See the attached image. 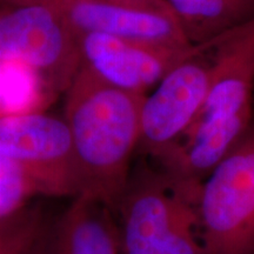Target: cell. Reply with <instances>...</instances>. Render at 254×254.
Here are the masks:
<instances>
[{
    "instance_id": "6da1fadb",
    "label": "cell",
    "mask_w": 254,
    "mask_h": 254,
    "mask_svg": "<svg viewBox=\"0 0 254 254\" xmlns=\"http://www.w3.org/2000/svg\"><path fill=\"white\" fill-rule=\"evenodd\" d=\"M145 95L110 86L81 66L66 91L63 118L71 134L78 195L99 200L112 212L132 170Z\"/></svg>"
},
{
    "instance_id": "7a4b0ae2",
    "label": "cell",
    "mask_w": 254,
    "mask_h": 254,
    "mask_svg": "<svg viewBox=\"0 0 254 254\" xmlns=\"http://www.w3.org/2000/svg\"><path fill=\"white\" fill-rule=\"evenodd\" d=\"M201 183L139 163L113 209L122 254H206L198 199Z\"/></svg>"
},
{
    "instance_id": "3957f363",
    "label": "cell",
    "mask_w": 254,
    "mask_h": 254,
    "mask_svg": "<svg viewBox=\"0 0 254 254\" xmlns=\"http://www.w3.org/2000/svg\"><path fill=\"white\" fill-rule=\"evenodd\" d=\"M198 212L206 254H254V120L201 182Z\"/></svg>"
},
{
    "instance_id": "277c9868",
    "label": "cell",
    "mask_w": 254,
    "mask_h": 254,
    "mask_svg": "<svg viewBox=\"0 0 254 254\" xmlns=\"http://www.w3.org/2000/svg\"><path fill=\"white\" fill-rule=\"evenodd\" d=\"M0 62L31 67L58 95L80 68L79 36L45 2L0 8Z\"/></svg>"
},
{
    "instance_id": "5b68a950",
    "label": "cell",
    "mask_w": 254,
    "mask_h": 254,
    "mask_svg": "<svg viewBox=\"0 0 254 254\" xmlns=\"http://www.w3.org/2000/svg\"><path fill=\"white\" fill-rule=\"evenodd\" d=\"M0 154L17 163L39 195L79 194L71 134L64 118L38 112L0 119Z\"/></svg>"
},
{
    "instance_id": "8992f818",
    "label": "cell",
    "mask_w": 254,
    "mask_h": 254,
    "mask_svg": "<svg viewBox=\"0 0 254 254\" xmlns=\"http://www.w3.org/2000/svg\"><path fill=\"white\" fill-rule=\"evenodd\" d=\"M208 50L174 66L144 97L136 150L153 160L183 138L205 103L211 78Z\"/></svg>"
},
{
    "instance_id": "52a82bcc",
    "label": "cell",
    "mask_w": 254,
    "mask_h": 254,
    "mask_svg": "<svg viewBox=\"0 0 254 254\" xmlns=\"http://www.w3.org/2000/svg\"><path fill=\"white\" fill-rule=\"evenodd\" d=\"M40 1L55 8L77 34H104L159 46L190 45L167 0Z\"/></svg>"
},
{
    "instance_id": "ba28073f",
    "label": "cell",
    "mask_w": 254,
    "mask_h": 254,
    "mask_svg": "<svg viewBox=\"0 0 254 254\" xmlns=\"http://www.w3.org/2000/svg\"><path fill=\"white\" fill-rule=\"evenodd\" d=\"M208 53V92L190 127L222 125L246 131L253 123L254 18L219 37Z\"/></svg>"
},
{
    "instance_id": "9c48e42d",
    "label": "cell",
    "mask_w": 254,
    "mask_h": 254,
    "mask_svg": "<svg viewBox=\"0 0 254 254\" xmlns=\"http://www.w3.org/2000/svg\"><path fill=\"white\" fill-rule=\"evenodd\" d=\"M80 66L105 84L147 94L174 66L204 52L212 43L183 47L134 43L104 34H78Z\"/></svg>"
},
{
    "instance_id": "30bf717a",
    "label": "cell",
    "mask_w": 254,
    "mask_h": 254,
    "mask_svg": "<svg viewBox=\"0 0 254 254\" xmlns=\"http://www.w3.org/2000/svg\"><path fill=\"white\" fill-rule=\"evenodd\" d=\"M50 254H122L112 209L91 196H74L56 218Z\"/></svg>"
},
{
    "instance_id": "8fae6325",
    "label": "cell",
    "mask_w": 254,
    "mask_h": 254,
    "mask_svg": "<svg viewBox=\"0 0 254 254\" xmlns=\"http://www.w3.org/2000/svg\"><path fill=\"white\" fill-rule=\"evenodd\" d=\"M190 45L218 39L254 18V0H167Z\"/></svg>"
},
{
    "instance_id": "7c38bea8",
    "label": "cell",
    "mask_w": 254,
    "mask_h": 254,
    "mask_svg": "<svg viewBox=\"0 0 254 254\" xmlns=\"http://www.w3.org/2000/svg\"><path fill=\"white\" fill-rule=\"evenodd\" d=\"M57 97L31 67L18 62H0V119L45 112Z\"/></svg>"
},
{
    "instance_id": "4fadbf2b",
    "label": "cell",
    "mask_w": 254,
    "mask_h": 254,
    "mask_svg": "<svg viewBox=\"0 0 254 254\" xmlns=\"http://www.w3.org/2000/svg\"><path fill=\"white\" fill-rule=\"evenodd\" d=\"M56 218L43 206L30 204L0 221V254H50Z\"/></svg>"
},
{
    "instance_id": "5bb4252c",
    "label": "cell",
    "mask_w": 254,
    "mask_h": 254,
    "mask_svg": "<svg viewBox=\"0 0 254 254\" xmlns=\"http://www.w3.org/2000/svg\"><path fill=\"white\" fill-rule=\"evenodd\" d=\"M39 195L36 184L17 163L0 154V221L12 218Z\"/></svg>"
},
{
    "instance_id": "9a60e30c",
    "label": "cell",
    "mask_w": 254,
    "mask_h": 254,
    "mask_svg": "<svg viewBox=\"0 0 254 254\" xmlns=\"http://www.w3.org/2000/svg\"><path fill=\"white\" fill-rule=\"evenodd\" d=\"M40 0H0L4 5H24V4H33Z\"/></svg>"
}]
</instances>
